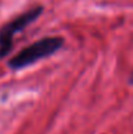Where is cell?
<instances>
[{
	"mask_svg": "<svg viewBox=\"0 0 133 134\" xmlns=\"http://www.w3.org/2000/svg\"><path fill=\"white\" fill-rule=\"evenodd\" d=\"M129 83H131V85H133V72H132V74L129 76Z\"/></svg>",
	"mask_w": 133,
	"mask_h": 134,
	"instance_id": "obj_3",
	"label": "cell"
},
{
	"mask_svg": "<svg viewBox=\"0 0 133 134\" xmlns=\"http://www.w3.org/2000/svg\"><path fill=\"white\" fill-rule=\"evenodd\" d=\"M42 12H43L42 7H37V8L29 9L28 12L20 14L17 18L12 20L10 22L5 24L1 27V30H0V59L7 56L9 53V51L12 49L14 34L21 31V30H24L29 24L35 21Z\"/></svg>",
	"mask_w": 133,
	"mask_h": 134,
	"instance_id": "obj_2",
	"label": "cell"
},
{
	"mask_svg": "<svg viewBox=\"0 0 133 134\" xmlns=\"http://www.w3.org/2000/svg\"><path fill=\"white\" fill-rule=\"evenodd\" d=\"M63 43H64V39L60 37H47L43 39H39L34 42L33 44L24 48L22 51H20L16 56H13L10 61L8 63V65L10 69H14V70L25 68L30 64H34L35 61L41 59H44L55 53L56 51L61 48Z\"/></svg>",
	"mask_w": 133,
	"mask_h": 134,
	"instance_id": "obj_1",
	"label": "cell"
}]
</instances>
